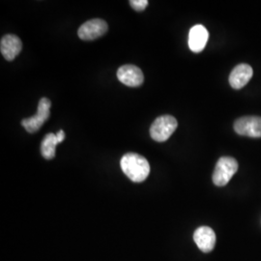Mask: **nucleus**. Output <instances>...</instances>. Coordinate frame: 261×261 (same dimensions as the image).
<instances>
[{
    "label": "nucleus",
    "mask_w": 261,
    "mask_h": 261,
    "mask_svg": "<svg viewBox=\"0 0 261 261\" xmlns=\"http://www.w3.org/2000/svg\"><path fill=\"white\" fill-rule=\"evenodd\" d=\"M120 166L125 175L133 182H143L149 175L148 161L137 153L125 154L120 161Z\"/></svg>",
    "instance_id": "obj_1"
},
{
    "label": "nucleus",
    "mask_w": 261,
    "mask_h": 261,
    "mask_svg": "<svg viewBox=\"0 0 261 261\" xmlns=\"http://www.w3.org/2000/svg\"><path fill=\"white\" fill-rule=\"evenodd\" d=\"M238 170V163L232 157H222L216 164L213 172V182L218 187H224L233 177Z\"/></svg>",
    "instance_id": "obj_2"
},
{
    "label": "nucleus",
    "mask_w": 261,
    "mask_h": 261,
    "mask_svg": "<svg viewBox=\"0 0 261 261\" xmlns=\"http://www.w3.org/2000/svg\"><path fill=\"white\" fill-rule=\"evenodd\" d=\"M177 120L171 115H162L150 127V136L158 142L168 140L177 128Z\"/></svg>",
    "instance_id": "obj_3"
},
{
    "label": "nucleus",
    "mask_w": 261,
    "mask_h": 261,
    "mask_svg": "<svg viewBox=\"0 0 261 261\" xmlns=\"http://www.w3.org/2000/svg\"><path fill=\"white\" fill-rule=\"evenodd\" d=\"M50 107L51 102L47 98H42L38 103L37 114L29 118H25L21 121L22 127L28 133H35L47 121L50 115Z\"/></svg>",
    "instance_id": "obj_4"
},
{
    "label": "nucleus",
    "mask_w": 261,
    "mask_h": 261,
    "mask_svg": "<svg viewBox=\"0 0 261 261\" xmlns=\"http://www.w3.org/2000/svg\"><path fill=\"white\" fill-rule=\"evenodd\" d=\"M234 130L240 136L250 138H261V117H241L234 122Z\"/></svg>",
    "instance_id": "obj_5"
},
{
    "label": "nucleus",
    "mask_w": 261,
    "mask_h": 261,
    "mask_svg": "<svg viewBox=\"0 0 261 261\" xmlns=\"http://www.w3.org/2000/svg\"><path fill=\"white\" fill-rule=\"evenodd\" d=\"M108 29V23L103 19H90L79 28L77 35L84 41H92L97 38L102 37L107 33Z\"/></svg>",
    "instance_id": "obj_6"
},
{
    "label": "nucleus",
    "mask_w": 261,
    "mask_h": 261,
    "mask_svg": "<svg viewBox=\"0 0 261 261\" xmlns=\"http://www.w3.org/2000/svg\"><path fill=\"white\" fill-rule=\"evenodd\" d=\"M117 77L122 84L130 87H139L144 81L142 71L134 65L121 66L117 71Z\"/></svg>",
    "instance_id": "obj_7"
},
{
    "label": "nucleus",
    "mask_w": 261,
    "mask_h": 261,
    "mask_svg": "<svg viewBox=\"0 0 261 261\" xmlns=\"http://www.w3.org/2000/svg\"><path fill=\"white\" fill-rule=\"evenodd\" d=\"M21 41L14 34H7L1 38L0 50L1 55L8 61H13L21 50Z\"/></svg>",
    "instance_id": "obj_8"
},
{
    "label": "nucleus",
    "mask_w": 261,
    "mask_h": 261,
    "mask_svg": "<svg viewBox=\"0 0 261 261\" xmlns=\"http://www.w3.org/2000/svg\"><path fill=\"white\" fill-rule=\"evenodd\" d=\"M209 38L208 30L201 24H196L189 32V47L194 53H200L204 49Z\"/></svg>",
    "instance_id": "obj_9"
},
{
    "label": "nucleus",
    "mask_w": 261,
    "mask_h": 261,
    "mask_svg": "<svg viewBox=\"0 0 261 261\" xmlns=\"http://www.w3.org/2000/svg\"><path fill=\"white\" fill-rule=\"evenodd\" d=\"M194 240L201 252H210L215 248L216 234L212 228L201 226L195 231Z\"/></svg>",
    "instance_id": "obj_10"
},
{
    "label": "nucleus",
    "mask_w": 261,
    "mask_h": 261,
    "mask_svg": "<svg viewBox=\"0 0 261 261\" xmlns=\"http://www.w3.org/2000/svg\"><path fill=\"white\" fill-rule=\"evenodd\" d=\"M253 75L252 68L248 64H239L229 75V84L234 89H241L250 82Z\"/></svg>",
    "instance_id": "obj_11"
},
{
    "label": "nucleus",
    "mask_w": 261,
    "mask_h": 261,
    "mask_svg": "<svg viewBox=\"0 0 261 261\" xmlns=\"http://www.w3.org/2000/svg\"><path fill=\"white\" fill-rule=\"evenodd\" d=\"M58 144L56 135L50 133L46 135L41 143V154L46 160H51L56 156V147Z\"/></svg>",
    "instance_id": "obj_12"
},
{
    "label": "nucleus",
    "mask_w": 261,
    "mask_h": 261,
    "mask_svg": "<svg viewBox=\"0 0 261 261\" xmlns=\"http://www.w3.org/2000/svg\"><path fill=\"white\" fill-rule=\"evenodd\" d=\"M130 6L139 12H142L145 9L148 5V1L147 0H130Z\"/></svg>",
    "instance_id": "obj_13"
},
{
    "label": "nucleus",
    "mask_w": 261,
    "mask_h": 261,
    "mask_svg": "<svg viewBox=\"0 0 261 261\" xmlns=\"http://www.w3.org/2000/svg\"><path fill=\"white\" fill-rule=\"evenodd\" d=\"M66 135L65 133H64V130H60L57 134H56V138H57V140H58V143H60V142H62L64 139H65Z\"/></svg>",
    "instance_id": "obj_14"
}]
</instances>
